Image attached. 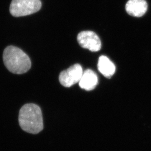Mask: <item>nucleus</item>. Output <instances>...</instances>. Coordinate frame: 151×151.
<instances>
[{"label": "nucleus", "instance_id": "nucleus-6", "mask_svg": "<svg viewBox=\"0 0 151 151\" xmlns=\"http://www.w3.org/2000/svg\"><path fill=\"white\" fill-rule=\"evenodd\" d=\"M148 5L146 0H129L125 5L127 12L130 16L139 17L147 11Z\"/></svg>", "mask_w": 151, "mask_h": 151}, {"label": "nucleus", "instance_id": "nucleus-4", "mask_svg": "<svg viewBox=\"0 0 151 151\" xmlns=\"http://www.w3.org/2000/svg\"><path fill=\"white\" fill-rule=\"evenodd\" d=\"M77 42L83 48L91 52H97L101 48V42L99 36L92 31H83L77 35Z\"/></svg>", "mask_w": 151, "mask_h": 151}, {"label": "nucleus", "instance_id": "nucleus-7", "mask_svg": "<svg viewBox=\"0 0 151 151\" xmlns=\"http://www.w3.org/2000/svg\"><path fill=\"white\" fill-rule=\"evenodd\" d=\"M98 83V78L96 74L91 70H87L83 72L81 80L79 81V86L81 88L87 91L93 90Z\"/></svg>", "mask_w": 151, "mask_h": 151}, {"label": "nucleus", "instance_id": "nucleus-2", "mask_svg": "<svg viewBox=\"0 0 151 151\" xmlns=\"http://www.w3.org/2000/svg\"><path fill=\"white\" fill-rule=\"evenodd\" d=\"M3 60L7 69L11 73L21 75L31 68V60L22 49L10 45L6 48L3 53Z\"/></svg>", "mask_w": 151, "mask_h": 151}, {"label": "nucleus", "instance_id": "nucleus-5", "mask_svg": "<svg viewBox=\"0 0 151 151\" xmlns=\"http://www.w3.org/2000/svg\"><path fill=\"white\" fill-rule=\"evenodd\" d=\"M83 72L81 65L79 64L73 65L67 70L60 72L59 76V81L60 84L65 87L73 86L80 81Z\"/></svg>", "mask_w": 151, "mask_h": 151}, {"label": "nucleus", "instance_id": "nucleus-1", "mask_svg": "<svg viewBox=\"0 0 151 151\" xmlns=\"http://www.w3.org/2000/svg\"><path fill=\"white\" fill-rule=\"evenodd\" d=\"M19 123L24 131L37 134L43 129V120L40 107L34 104L24 105L20 110Z\"/></svg>", "mask_w": 151, "mask_h": 151}, {"label": "nucleus", "instance_id": "nucleus-8", "mask_svg": "<svg viewBox=\"0 0 151 151\" xmlns=\"http://www.w3.org/2000/svg\"><path fill=\"white\" fill-rule=\"evenodd\" d=\"M98 70L107 78H110L115 72V66L113 63L106 56L100 57L98 61Z\"/></svg>", "mask_w": 151, "mask_h": 151}, {"label": "nucleus", "instance_id": "nucleus-3", "mask_svg": "<svg viewBox=\"0 0 151 151\" xmlns=\"http://www.w3.org/2000/svg\"><path fill=\"white\" fill-rule=\"evenodd\" d=\"M41 7L40 0H12L10 12L15 17L27 16L39 11Z\"/></svg>", "mask_w": 151, "mask_h": 151}]
</instances>
